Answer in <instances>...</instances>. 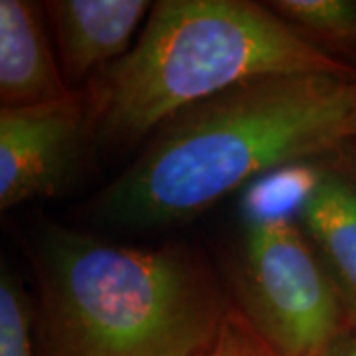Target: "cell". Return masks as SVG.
<instances>
[{
  "mask_svg": "<svg viewBox=\"0 0 356 356\" xmlns=\"http://www.w3.org/2000/svg\"><path fill=\"white\" fill-rule=\"evenodd\" d=\"M356 79L285 74L238 83L180 111L103 191L97 214L156 228L194 220L229 192L355 139Z\"/></svg>",
  "mask_w": 356,
  "mask_h": 356,
  "instance_id": "1",
  "label": "cell"
},
{
  "mask_svg": "<svg viewBox=\"0 0 356 356\" xmlns=\"http://www.w3.org/2000/svg\"><path fill=\"white\" fill-rule=\"evenodd\" d=\"M34 267L36 356H198L232 307L182 245L139 250L51 226Z\"/></svg>",
  "mask_w": 356,
  "mask_h": 356,
  "instance_id": "2",
  "label": "cell"
},
{
  "mask_svg": "<svg viewBox=\"0 0 356 356\" xmlns=\"http://www.w3.org/2000/svg\"><path fill=\"white\" fill-rule=\"evenodd\" d=\"M285 74L356 79L269 6L250 0H161L137 44L89 81L91 140L129 147L238 83Z\"/></svg>",
  "mask_w": 356,
  "mask_h": 356,
  "instance_id": "3",
  "label": "cell"
},
{
  "mask_svg": "<svg viewBox=\"0 0 356 356\" xmlns=\"http://www.w3.org/2000/svg\"><path fill=\"white\" fill-rule=\"evenodd\" d=\"M234 305L281 356H318L355 321L295 218H255L232 267Z\"/></svg>",
  "mask_w": 356,
  "mask_h": 356,
  "instance_id": "4",
  "label": "cell"
},
{
  "mask_svg": "<svg viewBox=\"0 0 356 356\" xmlns=\"http://www.w3.org/2000/svg\"><path fill=\"white\" fill-rule=\"evenodd\" d=\"M88 139L81 91L58 102L0 107V210L60 194Z\"/></svg>",
  "mask_w": 356,
  "mask_h": 356,
  "instance_id": "5",
  "label": "cell"
},
{
  "mask_svg": "<svg viewBox=\"0 0 356 356\" xmlns=\"http://www.w3.org/2000/svg\"><path fill=\"white\" fill-rule=\"evenodd\" d=\"M311 180L295 222L331 273L356 323V139L309 159Z\"/></svg>",
  "mask_w": 356,
  "mask_h": 356,
  "instance_id": "6",
  "label": "cell"
},
{
  "mask_svg": "<svg viewBox=\"0 0 356 356\" xmlns=\"http://www.w3.org/2000/svg\"><path fill=\"white\" fill-rule=\"evenodd\" d=\"M44 8L67 86L91 81L121 60L133 48L140 20L153 10L147 0H51Z\"/></svg>",
  "mask_w": 356,
  "mask_h": 356,
  "instance_id": "7",
  "label": "cell"
},
{
  "mask_svg": "<svg viewBox=\"0 0 356 356\" xmlns=\"http://www.w3.org/2000/svg\"><path fill=\"white\" fill-rule=\"evenodd\" d=\"M46 8L28 0L0 2V102L24 107L58 102L76 89L65 81L51 51Z\"/></svg>",
  "mask_w": 356,
  "mask_h": 356,
  "instance_id": "8",
  "label": "cell"
},
{
  "mask_svg": "<svg viewBox=\"0 0 356 356\" xmlns=\"http://www.w3.org/2000/svg\"><path fill=\"white\" fill-rule=\"evenodd\" d=\"M267 6L311 42L318 40L337 48L356 46V2L277 0Z\"/></svg>",
  "mask_w": 356,
  "mask_h": 356,
  "instance_id": "9",
  "label": "cell"
},
{
  "mask_svg": "<svg viewBox=\"0 0 356 356\" xmlns=\"http://www.w3.org/2000/svg\"><path fill=\"white\" fill-rule=\"evenodd\" d=\"M0 356H36L34 301L6 264L0 273Z\"/></svg>",
  "mask_w": 356,
  "mask_h": 356,
  "instance_id": "10",
  "label": "cell"
},
{
  "mask_svg": "<svg viewBox=\"0 0 356 356\" xmlns=\"http://www.w3.org/2000/svg\"><path fill=\"white\" fill-rule=\"evenodd\" d=\"M198 356H281L232 303L216 339Z\"/></svg>",
  "mask_w": 356,
  "mask_h": 356,
  "instance_id": "11",
  "label": "cell"
},
{
  "mask_svg": "<svg viewBox=\"0 0 356 356\" xmlns=\"http://www.w3.org/2000/svg\"><path fill=\"white\" fill-rule=\"evenodd\" d=\"M318 356H356V323L341 332Z\"/></svg>",
  "mask_w": 356,
  "mask_h": 356,
  "instance_id": "12",
  "label": "cell"
},
{
  "mask_svg": "<svg viewBox=\"0 0 356 356\" xmlns=\"http://www.w3.org/2000/svg\"><path fill=\"white\" fill-rule=\"evenodd\" d=\"M355 139H356V125H355Z\"/></svg>",
  "mask_w": 356,
  "mask_h": 356,
  "instance_id": "13",
  "label": "cell"
}]
</instances>
